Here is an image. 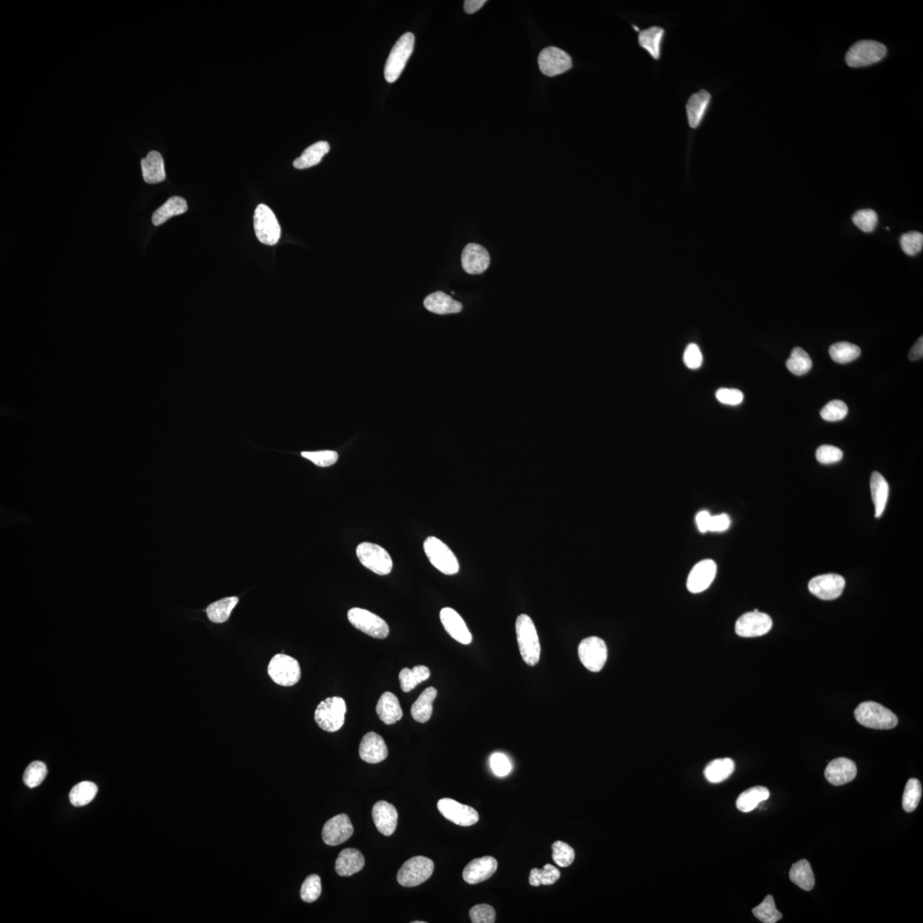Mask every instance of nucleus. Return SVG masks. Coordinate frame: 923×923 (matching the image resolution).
<instances>
[{
    "mask_svg": "<svg viewBox=\"0 0 923 923\" xmlns=\"http://www.w3.org/2000/svg\"><path fill=\"white\" fill-rule=\"evenodd\" d=\"M414 45L415 36L412 33H405L395 43L384 69V76L387 83H394L401 76L413 53Z\"/></svg>",
    "mask_w": 923,
    "mask_h": 923,
    "instance_id": "20e7f679",
    "label": "nucleus"
},
{
    "mask_svg": "<svg viewBox=\"0 0 923 923\" xmlns=\"http://www.w3.org/2000/svg\"><path fill=\"white\" fill-rule=\"evenodd\" d=\"M97 793H98V786L94 782H80L74 786L69 793V800L76 807H81L94 800Z\"/></svg>",
    "mask_w": 923,
    "mask_h": 923,
    "instance_id": "ea45409f",
    "label": "nucleus"
},
{
    "mask_svg": "<svg viewBox=\"0 0 923 923\" xmlns=\"http://www.w3.org/2000/svg\"><path fill=\"white\" fill-rule=\"evenodd\" d=\"M254 230L259 242L275 246L281 238V227L272 209L266 204H259L255 209Z\"/></svg>",
    "mask_w": 923,
    "mask_h": 923,
    "instance_id": "9d476101",
    "label": "nucleus"
},
{
    "mask_svg": "<svg viewBox=\"0 0 923 923\" xmlns=\"http://www.w3.org/2000/svg\"><path fill=\"white\" fill-rule=\"evenodd\" d=\"M848 413V407L845 402L833 401L828 403L821 411V417L828 422L843 420Z\"/></svg>",
    "mask_w": 923,
    "mask_h": 923,
    "instance_id": "603ef678",
    "label": "nucleus"
},
{
    "mask_svg": "<svg viewBox=\"0 0 923 923\" xmlns=\"http://www.w3.org/2000/svg\"><path fill=\"white\" fill-rule=\"evenodd\" d=\"M346 713L347 704L342 698H328L317 705L315 721L323 730L333 733L343 727Z\"/></svg>",
    "mask_w": 923,
    "mask_h": 923,
    "instance_id": "7ed1b4c3",
    "label": "nucleus"
},
{
    "mask_svg": "<svg viewBox=\"0 0 923 923\" xmlns=\"http://www.w3.org/2000/svg\"><path fill=\"white\" fill-rule=\"evenodd\" d=\"M730 523V518L727 514L712 515L709 531H711V532H724V531L729 529Z\"/></svg>",
    "mask_w": 923,
    "mask_h": 923,
    "instance_id": "052dcab7",
    "label": "nucleus"
},
{
    "mask_svg": "<svg viewBox=\"0 0 923 923\" xmlns=\"http://www.w3.org/2000/svg\"><path fill=\"white\" fill-rule=\"evenodd\" d=\"M870 490L873 502H874L875 510V518H880L885 511L887 503L888 495H889V486L885 478L879 472H874L870 478Z\"/></svg>",
    "mask_w": 923,
    "mask_h": 923,
    "instance_id": "2f4dec72",
    "label": "nucleus"
},
{
    "mask_svg": "<svg viewBox=\"0 0 923 923\" xmlns=\"http://www.w3.org/2000/svg\"><path fill=\"white\" fill-rule=\"evenodd\" d=\"M354 832L350 818L346 814H340L326 822L321 836L326 845L335 847L346 842L354 835Z\"/></svg>",
    "mask_w": 923,
    "mask_h": 923,
    "instance_id": "f3484780",
    "label": "nucleus"
},
{
    "mask_svg": "<svg viewBox=\"0 0 923 923\" xmlns=\"http://www.w3.org/2000/svg\"><path fill=\"white\" fill-rule=\"evenodd\" d=\"M539 68L545 76H556L572 68V60L567 53L554 46L542 50L538 58Z\"/></svg>",
    "mask_w": 923,
    "mask_h": 923,
    "instance_id": "4468645a",
    "label": "nucleus"
},
{
    "mask_svg": "<svg viewBox=\"0 0 923 923\" xmlns=\"http://www.w3.org/2000/svg\"><path fill=\"white\" fill-rule=\"evenodd\" d=\"M366 864L362 853L354 848L344 849L335 863V870L340 876H351L363 870Z\"/></svg>",
    "mask_w": 923,
    "mask_h": 923,
    "instance_id": "a878e982",
    "label": "nucleus"
},
{
    "mask_svg": "<svg viewBox=\"0 0 923 923\" xmlns=\"http://www.w3.org/2000/svg\"><path fill=\"white\" fill-rule=\"evenodd\" d=\"M922 793L921 782L917 779H910L903 795V808L906 812H912L917 808Z\"/></svg>",
    "mask_w": 923,
    "mask_h": 923,
    "instance_id": "a18cd8bd",
    "label": "nucleus"
},
{
    "mask_svg": "<svg viewBox=\"0 0 923 923\" xmlns=\"http://www.w3.org/2000/svg\"><path fill=\"white\" fill-rule=\"evenodd\" d=\"M735 769V762L731 758H719L709 763L705 767L704 774L708 782L720 783L730 777Z\"/></svg>",
    "mask_w": 923,
    "mask_h": 923,
    "instance_id": "c9c22d12",
    "label": "nucleus"
},
{
    "mask_svg": "<svg viewBox=\"0 0 923 923\" xmlns=\"http://www.w3.org/2000/svg\"><path fill=\"white\" fill-rule=\"evenodd\" d=\"M372 817L378 831L385 836H391L395 832L398 824V812L393 805L386 801H379L372 810Z\"/></svg>",
    "mask_w": 923,
    "mask_h": 923,
    "instance_id": "393cba45",
    "label": "nucleus"
},
{
    "mask_svg": "<svg viewBox=\"0 0 923 923\" xmlns=\"http://www.w3.org/2000/svg\"><path fill=\"white\" fill-rule=\"evenodd\" d=\"M143 179L148 184H157L166 178L165 162L162 155L156 151L147 154L141 162Z\"/></svg>",
    "mask_w": 923,
    "mask_h": 923,
    "instance_id": "bb28decb",
    "label": "nucleus"
},
{
    "mask_svg": "<svg viewBox=\"0 0 923 923\" xmlns=\"http://www.w3.org/2000/svg\"><path fill=\"white\" fill-rule=\"evenodd\" d=\"M238 602L239 599L237 597H228V598L220 599L209 604L207 609L209 620L214 623L227 622L230 618L233 610L237 606Z\"/></svg>",
    "mask_w": 923,
    "mask_h": 923,
    "instance_id": "58836bf2",
    "label": "nucleus"
},
{
    "mask_svg": "<svg viewBox=\"0 0 923 923\" xmlns=\"http://www.w3.org/2000/svg\"><path fill=\"white\" fill-rule=\"evenodd\" d=\"M48 775V768L44 763L34 761L27 768L23 775V782L29 789H34L44 782Z\"/></svg>",
    "mask_w": 923,
    "mask_h": 923,
    "instance_id": "49530a36",
    "label": "nucleus"
},
{
    "mask_svg": "<svg viewBox=\"0 0 923 923\" xmlns=\"http://www.w3.org/2000/svg\"><path fill=\"white\" fill-rule=\"evenodd\" d=\"M188 204L183 197L174 196L158 208L153 215L154 226H160L173 216L183 214L188 211Z\"/></svg>",
    "mask_w": 923,
    "mask_h": 923,
    "instance_id": "473e14b6",
    "label": "nucleus"
},
{
    "mask_svg": "<svg viewBox=\"0 0 923 923\" xmlns=\"http://www.w3.org/2000/svg\"><path fill=\"white\" fill-rule=\"evenodd\" d=\"M817 459L822 464H831L838 463L843 457V452L840 448L833 447V445H824L817 449L816 453Z\"/></svg>",
    "mask_w": 923,
    "mask_h": 923,
    "instance_id": "6e6d98bb",
    "label": "nucleus"
},
{
    "mask_svg": "<svg viewBox=\"0 0 923 923\" xmlns=\"http://www.w3.org/2000/svg\"><path fill=\"white\" fill-rule=\"evenodd\" d=\"M437 690L434 688H428L421 693L418 699L411 707V716L417 723H425L433 714V703L437 697Z\"/></svg>",
    "mask_w": 923,
    "mask_h": 923,
    "instance_id": "7c9ffc66",
    "label": "nucleus"
},
{
    "mask_svg": "<svg viewBox=\"0 0 923 923\" xmlns=\"http://www.w3.org/2000/svg\"><path fill=\"white\" fill-rule=\"evenodd\" d=\"M347 618L352 625L363 633L375 639H385L389 634V627L382 618L370 611L361 608H352Z\"/></svg>",
    "mask_w": 923,
    "mask_h": 923,
    "instance_id": "9b49d317",
    "label": "nucleus"
},
{
    "mask_svg": "<svg viewBox=\"0 0 923 923\" xmlns=\"http://www.w3.org/2000/svg\"><path fill=\"white\" fill-rule=\"evenodd\" d=\"M855 717L863 726L874 729H891L898 723L893 712L872 701L860 704L855 709Z\"/></svg>",
    "mask_w": 923,
    "mask_h": 923,
    "instance_id": "f03ea898",
    "label": "nucleus"
},
{
    "mask_svg": "<svg viewBox=\"0 0 923 923\" xmlns=\"http://www.w3.org/2000/svg\"><path fill=\"white\" fill-rule=\"evenodd\" d=\"M469 917L473 923H494L496 911L490 905H477L469 911Z\"/></svg>",
    "mask_w": 923,
    "mask_h": 923,
    "instance_id": "5fc2aeb1",
    "label": "nucleus"
},
{
    "mask_svg": "<svg viewBox=\"0 0 923 923\" xmlns=\"http://www.w3.org/2000/svg\"><path fill=\"white\" fill-rule=\"evenodd\" d=\"M424 306L430 312L438 314V315L459 313L463 309V305L460 302L453 300L451 296L440 292V291L426 297Z\"/></svg>",
    "mask_w": 923,
    "mask_h": 923,
    "instance_id": "c756f323",
    "label": "nucleus"
},
{
    "mask_svg": "<svg viewBox=\"0 0 923 923\" xmlns=\"http://www.w3.org/2000/svg\"><path fill=\"white\" fill-rule=\"evenodd\" d=\"M717 566L715 561L705 560L699 562L689 573L686 587L693 593L707 590L715 580Z\"/></svg>",
    "mask_w": 923,
    "mask_h": 923,
    "instance_id": "a211bd4d",
    "label": "nucleus"
},
{
    "mask_svg": "<svg viewBox=\"0 0 923 923\" xmlns=\"http://www.w3.org/2000/svg\"><path fill=\"white\" fill-rule=\"evenodd\" d=\"M424 552L430 563L445 575L452 576L459 571V563L455 554L447 544L433 536L426 538Z\"/></svg>",
    "mask_w": 923,
    "mask_h": 923,
    "instance_id": "39448f33",
    "label": "nucleus"
},
{
    "mask_svg": "<svg viewBox=\"0 0 923 923\" xmlns=\"http://www.w3.org/2000/svg\"><path fill=\"white\" fill-rule=\"evenodd\" d=\"M376 713L384 723L393 725L403 717V711L396 695L386 692L382 694L376 705Z\"/></svg>",
    "mask_w": 923,
    "mask_h": 923,
    "instance_id": "cd10ccee",
    "label": "nucleus"
},
{
    "mask_svg": "<svg viewBox=\"0 0 923 923\" xmlns=\"http://www.w3.org/2000/svg\"><path fill=\"white\" fill-rule=\"evenodd\" d=\"M885 45L875 41L856 42L848 50L845 62L852 68H863L877 64L887 56Z\"/></svg>",
    "mask_w": 923,
    "mask_h": 923,
    "instance_id": "423d86ee",
    "label": "nucleus"
},
{
    "mask_svg": "<svg viewBox=\"0 0 923 923\" xmlns=\"http://www.w3.org/2000/svg\"><path fill=\"white\" fill-rule=\"evenodd\" d=\"M434 870V863L426 856H417L407 860L398 873V882L401 886L414 887L426 882Z\"/></svg>",
    "mask_w": 923,
    "mask_h": 923,
    "instance_id": "1a4fd4ad",
    "label": "nucleus"
},
{
    "mask_svg": "<svg viewBox=\"0 0 923 923\" xmlns=\"http://www.w3.org/2000/svg\"><path fill=\"white\" fill-rule=\"evenodd\" d=\"M770 796V790L765 786H758L744 791L737 798V809L742 812H751L757 808L760 803L765 801Z\"/></svg>",
    "mask_w": 923,
    "mask_h": 923,
    "instance_id": "f704fd0d",
    "label": "nucleus"
},
{
    "mask_svg": "<svg viewBox=\"0 0 923 923\" xmlns=\"http://www.w3.org/2000/svg\"><path fill=\"white\" fill-rule=\"evenodd\" d=\"M321 883L319 875H310L302 884L300 897L306 903L315 902L320 897Z\"/></svg>",
    "mask_w": 923,
    "mask_h": 923,
    "instance_id": "8fccbe9b",
    "label": "nucleus"
},
{
    "mask_svg": "<svg viewBox=\"0 0 923 923\" xmlns=\"http://www.w3.org/2000/svg\"><path fill=\"white\" fill-rule=\"evenodd\" d=\"M683 360L686 366L691 370L699 368L703 363V356L700 347L696 344H689L686 348Z\"/></svg>",
    "mask_w": 923,
    "mask_h": 923,
    "instance_id": "bf43d9fd",
    "label": "nucleus"
},
{
    "mask_svg": "<svg viewBox=\"0 0 923 923\" xmlns=\"http://www.w3.org/2000/svg\"><path fill=\"white\" fill-rule=\"evenodd\" d=\"M440 618L442 625L455 641L464 645H469L472 642V635L466 623L456 611L449 607L443 608L440 611Z\"/></svg>",
    "mask_w": 923,
    "mask_h": 923,
    "instance_id": "aec40b11",
    "label": "nucleus"
},
{
    "mask_svg": "<svg viewBox=\"0 0 923 923\" xmlns=\"http://www.w3.org/2000/svg\"><path fill=\"white\" fill-rule=\"evenodd\" d=\"M829 354L831 359L838 363H847L859 359L861 354V349L854 344L849 342H838L833 344L829 348Z\"/></svg>",
    "mask_w": 923,
    "mask_h": 923,
    "instance_id": "79ce46f5",
    "label": "nucleus"
},
{
    "mask_svg": "<svg viewBox=\"0 0 923 923\" xmlns=\"http://www.w3.org/2000/svg\"><path fill=\"white\" fill-rule=\"evenodd\" d=\"M773 622L769 615L758 610L740 616L735 623V633L744 638L759 637L770 631Z\"/></svg>",
    "mask_w": 923,
    "mask_h": 923,
    "instance_id": "ddd939ff",
    "label": "nucleus"
},
{
    "mask_svg": "<svg viewBox=\"0 0 923 923\" xmlns=\"http://www.w3.org/2000/svg\"><path fill=\"white\" fill-rule=\"evenodd\" d=\"M490 763L492 771L497 777H506L511 770V763L505 754L499 752L492 754Z\"/></svg>",
    "mask_w": 923,
    "mask_h": 923,
    "instance_id": "13d9d810",
    "label": "nucleus"
},
{
    "mask_svg": "<svg viewBox=\"0 0 923 923\" xmlns=\"http://www.w3.org/2000/svg\"><path fill=\"white\" fill-rule=\"evenodd\" d=\"M578 654L585 669L592 672H599L607 661V646L602 639L592 636L580 643Z\"/></svg>",
    "mask_w": 923,
    "mask_h": 923,
    "instance_id": "f8f14e48",
    "label": "nucleus"
},
{
    "mask_svg": "<svg viewBox=\"0 0 923 923\" xmlns=\"http://www.w3.org/2000/svg\"><path fill=\"white\" fill-rule=\"evenodd\" d=\"M790 880L805 891H812L815 886V876L807 860L803 859L794 863L789 872Z\"/></svg>",
    "mask_w": 923,
    "mask_h": 923,
    "instance_id": "e433bc0d",
    "label": "nucleus"
},
{
    "mask_svg": "<svg viewBox=\"0 0 923 923\" xmlns=\"http://www.w3.org/2000/svg\"><path fill=\"white\" fill-rule=\"evenodd\" d=\"M786 368L795 375H804L812 370V360L804 349L795 347L786 361Z\"/></svg>",
    "mask_w": 923,
    "mask_h": 923,
    "instance_id": "a19ab883",
    "label": "nucleus"
},
{
    "mask_svg": "<svg viewBox=\"0 0 923 923\" xmlns=\"http://www.w3.org/2000/svg\"><path fill=\"white\" fill-rule=\"evenodd\" d=\"M359 756L364 762L378 763L387 758L389 750L381 735L370 732L361 740Z\"/></svg>",
    "mask_w": 923,
    "mask_h": 923,
    "instance_id": "4be33fe9",
    "label": "nucleus"
},
{
    "mask_svg": "<svg viewBox=\"0 0 923 923\" xmlns=\"http://www.w3.org/2000/svg\"><path fill=\"white\" fill-rule=\"evenodd\" d=\"M712 95L707 90L695 92L690 97L686 104V116L690 127L696 130L703 123L712 103Z\"/></svg>",
    "mask_w": 923,
    "mask_h": 923,
    "instance_id": "5701e85b",
    "label": "nucleus"
},
{
    "mask_svg": "<svg viewBox=\"0 0 923 923\" xmlns=\"http://www.w3.org/2000/svg\"><path fill=\"white\" fill-rule=\"evenodd\" d=\"M716 398L721 404L735 406L742 404L744 394L738 389H720L716 391Z\"/></svg>",
    "mask_w": 923,
    "mask_h": 923,
    "instance_id": "4d7b16f0",
    "label": "nucleus"
},
{
    "mask_svg": "<svg viewBox=\"0 0 923 923\" xmlns=\"http://www.w3.org/2000/svg\"><path fill=\"white\" fill-rule=\"evenodd\" d=\"M430 670L424 665L415 666L412 669H403L399 673V681L403 692L409 693L416 688L419 684L430 677Z\"/></svg>",
    "mask_w": 923,
    "mask_h": 923,
    "instance_id": "4c0bfd02",
    "label": "nucleus"
},
{
    "mask_svg": "<svg viewBox=\"0 0 923 923\" xmlns=\"http://www.w3.org/2000/svg\"><path fill=\"white\" fill-rule=\"evenodd\" d=\"M268 674L275 684L296 685L301 678V668L296 658L284 653L275 655L268 665Z\"/></svg>",
    "mask_w": 923,
    "mask_h": 923,
    "instance_id": "0eeeda50",
    "label": "nucleus"
},
{
    "mask_svg": "<svg viewBox=\"0 0 923 923\" xmlns=\"http://www.w3.org/2000/svg\"><path fill=\"white\" fill-rule=\"evenodd\" d=\"M356 556L364 567L379 576H387L393 569V560L385 549L373 543L363 542L356 548Z\"/></svg>",
    "mask_w": 923,
    "mask_h": 923,
    "instance_id": "6e6552de",
    "label": "nucleus"
},
{
    "mask_svg": "<svg viewBox=\"0 0 923 923\" xmlns=\"http://www.w3.org/2000/svg\"><path fill=\"white\" fill-rule=\"evenodd\" d=\"M498 868V862L492 856H487L476 859L469 863L464 868L463 877L465 882L471 885L485 882L495 874Z\"/></svg>",
    "mask_w": 923,
    "mask_h": 923,
    "instance_id": "412c9836",
    "label": "nucleus"
},
{
    "mask_svg": "<svg viewBox=\"0 0 923 923\" xmlns=\"http://www.w3.org/2000/svg\"><path fill=\"white\" fill-rule=\"evenodd\" d=\"M301 455L319 467L332 466L339 457L335 451L303 452Z\"/></svg>",
    "mask_w": 923,
    "mask_h": 923,
    "instance_id": "864d4df0",
    "label": "nucleus"
},
{
    "mask_svg": "<svg viewBox=\"0 0 923 923\" xmlns=\"http://www.w3.org/2000/svg\"><path fill=\"white\" fill-rule=\"evenodd\" d=\"M560 871L552 864H546L544 868H533L530 872L529 884L533 887L541 885H553L560 878Z\"/></svg>",
    "mask_w": 923,
    "mask_h": 923,
    "instance_id": "c03bdc74",
    "label": "nucleus"
},
{
    "mask_svg": "<svg viewBox=\"0 0 923 923\" xmlns=\"http://www.w3.org/2000/svg\"><path fill=\"white\" fill-rule=\"evenodd\" d=\"M441 815L445 819L463 827H469L479 821V814L471 806L460 804L452 798H442L437 804Z\"/></svg>",
    "mask_w": 923,
    "mask_h": 923,
    "instance_id": "2eb2a0df",
    "label": "nucleus"
},
{
    "mask_svg": "<svg viewBox=\"0 0 923 923\" xmlns=\"http://www.w3.org/2000/svg\"><path fill=\"white\" fill-rule=\"evenodd\" d=\"M665 30L661 27L653 26L639 32V45L650 54L654 60H659L662 55V46L664 43Z\"/></svg>",
    "mask_w": 923,
    "mask_h": 923,
    "instance_id": "c85d7f7f",
    "label": "nucleus"
},
{
    "mask_svg": "<svg viewBox=\"0 0 923 923\" xmlns=\"http://www.w3.org/2000/svg\"><path fill=\"white\" fill-rule=\"evenodd\" d=\"M712 515L707 511H700L696 517V523L698 529L701 533L709 532V522H711Z\"/></svg>",
    "mask_w": 923,
    "mask_h": 923,
    "instance_id": "680f3d73",
    "label": "nucleus"
},
{
    "mask_svg": "<svg viewBox=\"0 0 923 923\" xmlns=\"http://www.w3.org/2000/svg\"><path fill=\"white\" fill-rule=\"evenodd\" d=\"M923 356V339L922 336L914 345L909 354V359L911 361H916L922 359Z\"/></svg>",
    "mask_w": 923,
    "mask_h": 923,
    "instance_id": "0e129e2a",
    "label": "nucleus"
},
{
    "mask_svg": "<svg viewBox=\"0 0 923 923\" xmlns=\"http://www.w3.org/2000/svg\"><path fill=\"white\" fill-rule=\"evenodd\" d=\"M576 858V853L574 849L568 844L563 841H556L553 845V859L560 867H569L571 866Z\"/></svg>",
    "mask_w": 923,
    "mask_h": 923,
    "instance_id": "09e8293b",
    "label": "nucleus"
},
{
    "mask_svg": "<svg viewBox=\"0 0 923 923\" xmlns=\"http://www.w3.org/2000/svg\"><path fill=\"white\" fill-rule=\"evenodd\" d=\"M490 265V255L486 248L479 244L471 243L464 247L462 254V266L469 275L483 274Z\"/></svg>",
    "mask_w": 923,
    "mask_h": 923,
    "instance_id": "6ab92c4d",
    "label": "nucleus"
},
{
    "mask_svg": "<svg viewBox=\"0 0 923 923\" xmlns=\"http://www.w3.org/2000/svg\"><path fill=\"white\" fill-rule=\"evenodd\" d=\"M329 150H331V146L328 142L319 141L315 143V144L305 149L301 156L294 160V168L304 169L320 164L321 159L326 154L328 153Z\"/></svg>",
    "mask_w": 923,
    "mask_h": 923,
    "instance_id": "72a5a7b5",
    "label": "nucleus"
},
{
    "mask_svg": "<svg viewBox=\"0 0 923 923\" xmlns=\"http://www.w3.org/2000/svg\"><path fill=\"white\" fill-rule=\"evenodd\" d=\"M858 770L855 763L845 758H839L828 763L825 770V777L829 783L835 786L847 784L855 779Z\"/></svg>",
    "mask_w": 923,
    "mask_h": 923,
    "instance_id": "b1692460",
    "label": "nucleus"
},
{
    "mask_svg": "<svg viewBox=\"0 0 923 923\" xmlns=\"http://www.w3.org/2000/svg\"><path fill=\"white\" fill-rule=\"evenodd\" d=\"M899 242L903 253L913 257L922 250L923 235L920 232L911 231L901 235Z\"/></svg>",
    "mask_w": 923,
    "mask_h": 923,
    "instance_id": "3c124183",
    "label": "nucleus"
},
{
    "mask_svg": "<svg viewBox=\"0 0 923 923\" xmlns=\"http://www.w3.org/2000/svg\"><path fill=\"white\" fill-rule=\"evenodd\" d=\"M412 923H425V922H422H422L415 921V922H412Z\"/></svg>",
    "mask_w": 923,
    "mask_h": 923,
    "instance_id": "69168bd1",
    "label": "nucleus"
},
{
    "mask_svg": "<svg viewBox=\"0 0 923 923\" xmlns=\"http://www.w3.org/2000/svg\"><path fill=\"white\" fill-rule=\"evenodd\" d=\"M752 913L763 923H775L782 918V914L777 909L772 895H768L765 901L752 910Z\"/></svg>",
    "mask_w": 923,
    "mask_h": 923,
    "instance_id": "37998d69",
    "label": "nucleus"
},
{
    "mask_svg": "<svg viewBox=\"0 0 923 923\" xmlns=\"http://www.w3.org/2000/svg\"><path fill=\"white\" fill-rule=\"evenodd\" d=\"M486 2L485 0H466L464 5L465 13L468 14L476 13L480 8H483Z\"/></svg>",
    "mask_w": 923,
    "mask_h": 923,
    "instance_id": "e2e57ef3",
    "label": "nucleus"
},
{
    "mask_svg": "<svg viewBox=\"0 0 923 923\" xmlns=\"http://www.w3.org/2000/svg\"><path fill=\"white\" fill-rule=\"evenodd\" d=\"M520 653L527 665L535 666L540 661L541 644L534 623L529 616L520 615L515 622Z\"/></svg>",
    "mask_w": 923,
    "mask_h": 923,
    "instance_id": "f257e3e1",
    "label": "nucleus"
},
{
    "mask_svg": "<svg viewBox=\"0 0 923 923\" xmlns=\"http://www.w3.org/2000/svg\"><path fill=\"white\" fill-rule=\"evenodd\" d=\"M845 587L844 578L837 574H827L810 581L809 590L822 600H833L842 595Z\"/></svg>",
    "mask_w": 923,
    "mask_h": 923,
    "instance_id": "dca6fc26",
    "label": "nucleus"
},
{
    "mask_svg": "<svg viewBox=\"0 0 923 923\" xmlns=\"http://www.w3.org/2000/svg\"><path fill=\"white\" fill-rule=\"evenodd\" d=\"M853 223L856 225L859 230L866 233H871L875 230L878 223V215L874 209H859L852 216Z\"/></svg>",
    "mask_w": 923,
    "mask_h": 923,
    "instance_id": "de8ad7c7",
    "label": "nucleus"
}]
</instances>
